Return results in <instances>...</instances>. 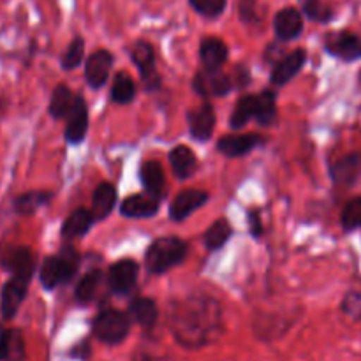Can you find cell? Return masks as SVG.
Returning <instances> with one entry per match:
<instances>
[{
    "label": "cell",
    "instance_id": "obj_22",
    "mask_svg": "<svg viewBox=\"0 0 361 361\" xmlns=\"http://www.w3.org/2000/svg\"><path fill=\"white\" fill-rule=\"evenodd\" d=\"M116 203V189L111 183L104 182L95 189L94 200H92V215L95 221H104Z\"/></svg>",
    "mask_w": 361,
    "mask_h": 361
},
{
    "label": "cell",
    "instance_id": "obj_6",
    "mask_svg": "<svg viewBox=\"0 0 361 361\" xmlns=\"http://www.w3.org/2000/svg\"><path fill=\"white\" fill-rule=\"evenodd\" d=\"M130 59L140 69L141 80L147 90H157L161 87V78H159L157 69H155V53L152 44L147 41H137L130 51Z\"/></svg>",
    "mask_w": 361,
    "mask_h": 361
},
{
    "label": "cell",
    "instance_id": "obj_42",
    "mask_svg": "<svg viewBox=\"0 0 361 361\" xmlns=\"http://www.w3.org/2000/svg\"><path fill=\"white\" fill-rule=\"evenodd\" d=\"M360 83H361V71H360Z\"/></svg>",
    "mask_w": 361,
    "mask_h": 361
},
{
    "label": "cell",
    "instance_id": "obj_32",
    "mask_svg": "<svg viewBox=\"0 0 361 361\" xmlns=\"http://www.w3.org/2000/svg\"><path fill=\"white\" fill-rule=\"evenodd\" d=\"M136 95V87L134 81L129 74L118 73L113 78V87H111V101L116 104H127L130 102Z\"/></svg>",
    "mask_w": 361,
    "mask_h": 361
},
{
    "label": "cell",
    "instance_id": "obj_21",
    "mask_svg": "<svg viewBox=\"0 0 361 361\" xmlns=\"http://www.w3.org/2000/svg\"><path fill=\"white\" fill-rule=\"evenodd\" d=\"M169 162H171L173 173H175L176 178L187 180L189 176L194 175L196 171V155L185 145H180V147H175L171 152H169Z\"/></svg>",
    "mask_w": 361,
    "mask_h": 361
},
{
    "label": "cell",
    "instance_id": "obj_12",
    "mask_svg": "<svg viewBox=\"0 0 361 361\" xmlns=\"http://www.w3.org/2000/svg\"><path fill=\"white\" fill-rule=\"evenodd\" d=\"M113 67V55L108 49H97L85 63V78L92 88H101L108 81Z\"/></svg>",
    "mask_w": 361,
    "mask_h": 361
},
{
    "label": "cell",
    "instance_id": "obj_20",
    "mask_svg": "<svg viewBox=\"0 0 361 361\" xmlns=\"http://www.w3.org/2000/svg\"><path fill=\"white\" fill-rule=\"evenodd\" d=\"M201 62H203L204 69L208 71H219L228 60V46L217 37H207L201 42L200 48Z\"/></svg>",
    "mask_w": 361,
    "mask_h": 361
},
{
    "label": "cell",
    "instance_id": "obj_18",
    "mask_svg": "<svg viewBox=\"0 0 361 361\" xmlns=\"http://www.w3.org/2000/svg\"><path fill=\"white\" fill-rule=\"evenodd\" d=\"M39 281H41L42 288L48 289V291L71 281L66 264L60 259V256H48L42 261L41 270H39Z\"/></svg>",
    "mask_w": 361,
    "mask_h": 361
},
{
    "label": "cell",
    "instance_id": "obj_23",
    "mask_svg": "<svg viewBox=\"0 0 361 361\" xmlns=\"http://www.w3.org/2000/svg\"><path fill=\"white\" fill-rule=\"evenodd\" d=\"M94 221L95 219L92 212L85 210V208H78L63 221L62 236L67 240H73L78 238V236L87 235L92 226H94Z\"/></svg>",
    "mask_w": 361,
    "mask_h": 361
},
{
    "label": "cell",
    "instance_id": "obj_29",
    "mask_svg": "<svg viewBox=\"0 0 361 361\" xmlns=\"http://www.w3.org/2000/svg\"><path fill=\"white\" fill-rule=\"evenodd\" d=\"M231 233L233 229L228 221L221 219V221L214 222V224L207 229V233H204V247H207L210 252L222 249V247L228 243V240L231 238Z\"/></svg>",
    "mask_w": 361,
    "mask_h": 361
},
{
    "label": "cell",
    "instance_id": "obj_4",
    "mask_svg": "<svg viewBox=\"0 0 361 361\" xmlns=\"http://www.w3.org/2000/svg\"><path fill=\"white\" fill-rule=\"evenodd\" d=\"M0 267L11 277L32 281L35 271V254L28 247H9L0 252Z\"/></svg>",
    "mask_w": 361,
    "mask_h": 361
},
{
    "label": "cell",
    "instance_id": "obj_39",
    "mask_svg": "<svg viewBox=\"0 0 361 361\" xmlns=\"http://www.w3.org/2000/svg\"><path fill=\"white\" fill-rule=\"evenodd\" d=\"M256 6H257V0H240L238 11L243 21L256 20Z\"/></svg>",
    "mask_w": 361,
    "mask_h": 361
},
{
    "label": "cell",
    "instance_id": "obj_37",
    "mask_svg": "<svg viewBox=\"0 0 361 361\" xmlns=\"http://www.w3.org/2000/svg\"><path fill=\"white\" fill-rule=\"evenodd\" d=\"M300 6H302L303 13L314 21H328L331 18V11L326 9L324 6H321L319 0H298Z\"/></svg>",
    "mask_w": 361,
    "mask_h": 361
},
{
    "label": "cell",
    "instance_id": "obj_35",
    "mask_svg": "<svg viewBox=\"0 0 361 361\" xmlns=\"http://www.w3.org/2000/svg\"><path fill=\"white\" fill-rule=\"evenodd\" d=\"M85 55V41L81 37H74L71 44L67 46L66 53L62 56V67L66 71L76 69L81 62H83Z\"/></svg>",
    "mask_w": 361,
    "mask_h": 361
},
{
    "label": "cell",
    "instance_id": "obj_1",
    "mask_svg": "<svg viewBox=\"0 0 361 361\" xmlns=\"http://www.w3.org/2000/svg\"><path fill=\"white\" fill-rule=\"evenodd\" d=\"M219 309L214 302L182 303L176 316L173 317V331L180 344L187 348H201L212 342L219 334Z\"/></svg>",
    "mask_w": 361,
    "mask_h": 361
},
{
    "label": "cell",
    "instance_id": "obj_24",
    "mask_svg": "<svg viewBox=\"0 0 361 361\" xmlns=\"http://www.w3.org/2000/svg\"><path fill=\"white\" fill-rule=\"evenodd\" d=\"M140 178L141 183H143L145 190H147L150 196L159 197L164 190L166 185V178H164V171H162L161 164L155 161H147L143 162L140 169Z\"/></svg>",
    "mask_w": 361,
    "mask_h": 361
},
{
    "label": "cell",
    "instance_id": "obj_34",
    "mask_svg": "<svg viewBox=\"0 0 361 361\" xmlns=\"http://www.w3.org/2000/svg\"><path fill=\"white\" fill-rule=\"evenodd\" d=\"M341 222L345 231H355L361 228V196L345 204L341 215Z\"/></svg>",
    "mask_w": 361,
    "mask_h": 361
},
{
    "label": "cell",
    "instance_id": "obj_2",
    "mask_svg": "<svg viewBox=\"0 0 361 361\" xmlns=\"http://www.w3.org/2000/svg\"><path fill=\"white\" fill-rule=\"evenodd\" d=\"M187 256V243L176 236L157 238L145 254V264L150 274H164L176 264L182 263Z\"/></svg>",
    "mask_w": 361,
    "mask_h": 361
},
{
    "label": "cell",
    "instance_id": "obj_8",
    "mask_svg": "<svg viewBox=\"0 0 361 361\" xmlns=\"http://www.w3.org/2000/svg\"><path fill=\"white\" fill-rule=\"evenodd\" d=\"M233 88V81L228 74L219 71H208L203 69L194 76V90L204 97H222V95L229 94Z\"/></svg>",
    "mask_w": 361,
    "mask_h": 361
},
{
    "label": "cell",
    "instance_id": "obj_9",
    "mask_svg": "<svg viewBox=\"0 0 361 361\" xmlns=\"http://www.w3.org/2000/svg\"><path fill=\"white\" fill-rule=\"evenodd\" d=\"M140 267L134 259H120L108 271V284L116 295H127L136 284Z\"/></svg>",
    "mask_w": 361,
    "mask_h": 361
},
{
    "label": "cell",
    "instance_id": "obj_36",
    "mask_svg": "<svg viewBox=\"0 0 361 361\" xmlns=\"http://www.w3.org/2000/svg\"><path fill=\"white\" fill-rule=\"evenodd\" d=\"M189 2L196 13L207 18H217L219 14L224 13L228 0H189Z\"/></svg>",
    "mask_w": 361,
    "mask_h": 361
},
{
    "label": "cell",
    "instance_id": "obj_38",
    "mask_svg": "<svg viewBox=\"0 0 361 361\" xmlns=\"http://www.w3.org/2000/svg\"><path fill=\"white\" fill-rule=\"evenodd\" d=\"M342 312L351 319L361 321V293H348L342 302Z\"/></svg>",
    "mask_w": 361,
    "mask_h": 361
},
{
    "label": "cell",
    "instance_id": "obj_19",
    "mask_svg": "<svg viewBox=\"0 0 361 361\" xmlns=\"http://www.w3.org/2000/svg\"><path fill=\"white\" fill-rule=\"evenodd\" d=\"M361 173V155L360 154H349L345 157L338 159L334 162L330 168L331 180L337 185H353L356 178Z\"/></svg>",
    "mask_w": 361,
    "mask_h": 361
},
{
    "label": "cell",
    "instance_id": "obj_27",
    "mask_svg": "<svg viewBox=\"0 0 361 361\" xmlns=\"http://www.w3.org/2000/svg\"><path fill=\"white\" fill-rule=\"evenodd\" d=\"M73 104H74V97L71 88L67 87V85H59V87H55V90H53L51 94V99H49L48 111L53 118L60 120L63 118V116L69 115Z\"/></svg>",
    "mask_w": 361,
    "mask_h": 361
},
{
    "label": "cell",
    "instance_id": "obj_31",
    "mask_svg": "<svg viewBox=\"0 0 361 361\" xmlns=\"http://www.w3.org/2000/svg\"><path fill=\"white\" fill-rule=\"evenodd\" d=\"M277 116V95L271 90H263L257 94L256 120L261 126H270Z\"/></svg>",
    "mask_w": 361,
    "mask_h": 361
},
{
    "label": "cell",
    "instance_id": "obj_26",
    "mask_svg": "<svg viewBox=\"0 0 361 361\" xmlns=\"http://www.w3.org/2000/svg\"><path fill=\"white\" fill-rule=\"evenodd\" d=\"M129 312H130V317H133V319L143 328H152L155 326V323H157L159 309L157 305H155L154 300L150 298L134 300L129 307Z\"/></svg>",
    "mask_w": 361,
    "mask_h": 361
},
{
    "label": "cell",
    "instance_id": "obj_30",
    "mask_svg": "<svg viewBox=\"0 0 361 361\" xmlns=\"http://www.w3.org/2000/svg\"><path fill=\"white\" fill-rule=\"evenodd\" d=\"M25 341L18 328H7L6 341H4L2 361H23L25 360Z\"/></svg>",
    "mask_w": 361,
    "mask_h": 361
},
{
    "label": "cell",
    "instance_id": "obj_5",
    "mask_svg": "<svg viewBox=\"0 0 361 361\" xmlns=\"http://www.w3.org/2000/svg\"><path fill=\"white\" fill-rule=\"evenodd\" d=\"M324 49L337 59L355 62L361 59V39L348 30L330 32L324 39Z\"/></svg>",
    "mask_w": 361,
    "mask_h": 361
},
{
    "label": "cell",
    "instance_id": "obj_25",
    "mask_svg": "<svg viewBox=\"0 0 361 361\" xmlns=\"http://www.w3.org/2000/svg\"><path fill=\"white\" fill-rule=\"evenodd\" d=\"M51 200V192H44V190H28V192L20 194L14 200L13 208L16 214L20 215H32L42 208L44 204L49 203Z\"/></svg>",
    "mask_w": 361,
    "mask_h": 361
},
{
    "label": "cell",
    "instance_id": "obj_17",
    "mask_svg": "<svg viewBox=\"0 0 361 361\" xmlns=\"http://www.w3.org/2000/svg\"><path fill=\"white\" fill-rule=\"evenodd\" d=\"M159 210V197L150 194H133L127 197L120 207L123 217L127 219H147L154 217Z\"/></svg>",
    "mask_w": 361,
    "mask_h": 361
},
{
    "label": "cell",
    "instance_id": "obj_16",
    "mask_svg": "<svg viewBox=\"0 0 361 361\" xmlns=\"http://www.w3.org/2000/svg\"><path fill=\"white\" fill-rule=\"evenodd\" d=\"M274 28L279 41H293L303 30L302 14L295 7H286V9L279 11L277 16H275Z\"/></svg>",
    "mask_w": 361,
    "mask_h": 361
},
{
    "label": "cell",
    "instance_id": "obj_40",
    "mask_svg": "<svg viewBox=\"0 0 361 361\" xmlns=\"http://www.w3.org/2000/svg\"><path fill=\"white\" fill-rule=\"evenodd\" d=\"M249 226H250V235L254 238H259L261 233H263V226H261V219L257 212H250L249 214Z\"/></svg>",
    "mask_w": 361,
    "mask_h": 361
},
{
    "label": "cell",
    "instance_id": "obj_13",
    "mask_svg": "<svg viewBox=\"0 0 361 361\" xmlns=\"http://www.w3.org/2000/svg\"><path fill=\"white\" fill-rule=\"evenodd\" d=\"M189 130H190V136L197 141H208L212 137L215 130V111H214V106L210 102H204L201 104L200 108L192 109L189 113Z\"/></svg>",
    "mask_w": 361,
    "mask_h": 361
},
{
    "label": "cell",
    "instance_id": "obj_15",
    "mask_svg": "<svg viewBox=\"0 0 361 361\" xmlns=\"http://www.w3.org/2000/svg\"><path fill=\"white\" fill-rule=\"evenodd\" d=\"M261 143L263 137L259 134H231L217 141V150L226 157H242Z\"/></svg>",
    "mask_w": 361,
    "mask_h": 361
},
{
    "label": "cell",
    "instance_id": "obj_41",
    "mask_svg": "<svg viewBox=\"0 0 361 361\" xmlns=\"http://www.w3.org/2000/svg\"><path fill=\"white\" fill-rule=\"evenodd\" d=\"M6 330L2 324H0V361H2V349H4V341H6Z\"/></svg>",
    "mask_w": 361,
    "mask_h": 361
},
{
    "label": "cell",
    "instance_id": "obj_14",
    "mask_svg": "<svg viewBox=\"0 0 361 361\" xmlns=\"http://www.w3.org/2000/svg\"><path fill=\"white\" fill-rule=\"evenodd\" d=\"M307 62V53L303 48L295 49V51L288 53V55L282 56L277 63H275V69L271 73V83L277 85V87H284L288 85L296 74L302 71V67Z\"/></svg>",
    "mask_w": 361,
    "mask_h": 361
},
{
    "label": "cell",
    "instance_id": "obj_10",
    "mask_svg": "<svg viewBox=\"0 0 361 361\" xmlns=\"http://www.w3.org/2000/svg\"><path fill=\"white\" fill-rule=\"evenodd\" d=\"M208 200H210V194L204 192V190L185 189L176 194V197L173 200L171 207H169V215H171L173 221L182 222L194 212L200 210L203 204H207Z\"/></svg>",
    "mask_w": 361,
    "mask_h": 361
},
{
    "label": "cell",
    "instance_id": "obj_3",
    "mask_svg": "<svg viewBox=\"0 0 361 361\" xmlns=\"http://www.w3.org/2000/svg\"><path fill=\"white\" fill-rule=\"evenodd\" d=\"M94 335L106 344H120L129 335V316L118 310H104L94 319Z\"/></svg>",
    "mask_w": 361,
    "mask_h": 361
},
{
    "label": "cell",
    "instance_id": "obj_33",
    "mask_svg": "<svg viewBox=\"0 0 361 361\" xmlns=\"http://www.w3.org/2000/svg\"><path fill=\"white\" fill-rule=\"evenodd\" d=\"M102 274L99 270L88 271L87 275H83V279L80 281V284L76 286V300L80 303H90L95 298V293H97L99 284H101Z\"/></svg>",
    "mask_w": 361,
    "mask_h": 361
},
{
    "label": "cell",
    "instance_id": "obj_11",
    "mask_svg": "<svg viewBox=\"0 0 361 361\" xmlns=\"http://www.w3.org/2000/svg\"><path fill=\"white\" fill-rule=\"evenodd\" d=\"M88 130V108L81 95L74 97V104L67 115L66 141L69 145H78L85 140Z\"/></svg>",
    "mask_w": 361,
    "mask_h": 361
},
{
    "label": "cell",
    "instance_id": "obj_7",
    "mask_svg": "<svg viewBox=\"0 0 361 361\" xmlns=\"http://www.w3.org/2000/svg\"><path fill=\"white\" fill-rule=\"evenodd\" d=\"M28 286H30V281L18 277H11L4 284L2 295H0V312H2L4 321H11L16 317L21 303L27 298Z\"/></svg>",
    "mask_w": 361,
    "mask_h": 361
},
{
    "label": "cell",
    "instance_id": "obj_28",
    "mask_svg": "<svg viewBox=\"0 0 361 361\" xmlns=\"http://www.w3.org/2000/svg\"><path fill=\"white\" fill-rule=\"evenodd\" d=\"M256 113H257V94L254 95H243L235 106V111H233L231 123L233 129H242L249 123V120L256 118Z\"/></svg>",
    "mask_w": 361,
    "mask_h": 361
}]
</instances>
